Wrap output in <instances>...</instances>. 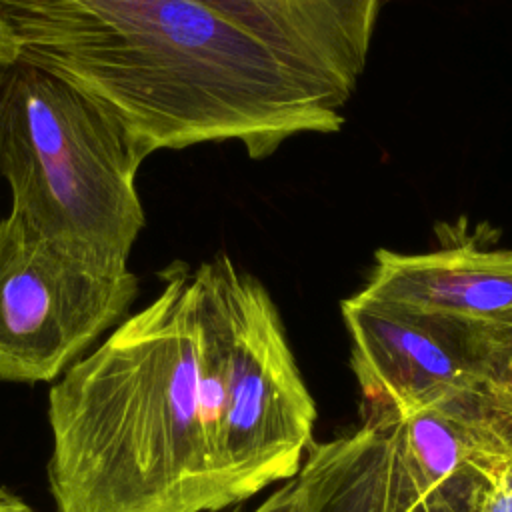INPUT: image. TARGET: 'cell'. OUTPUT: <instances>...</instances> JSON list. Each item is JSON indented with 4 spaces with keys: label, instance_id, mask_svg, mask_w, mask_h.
Listing matches in <instances>:
<instances>
[{
    "label": "cell",
    "instance_id": "1",
    "mask_svg": "<svg viewBox=\"0 0 512 512\" xmlns=\"http://www.w3.org/2000/svg\"><path fill=\"white\" fill-rule=\"evenodd\" d=\"M0 16L18 60L88 96L142 158L236 140L262 160L344 124L324 82L190 0H0Z\"/></svg>",
    "mask_w": 512,
    "mask_h": 512
},
{
    "label": "cell",
    "instance_id": "2",
    "mask_svg": "<svg viewBox=\"0 0 512 512\" xmlns=\"http://www.w3.org/2000/svg\"><path fill=\"white\" fill-rule=\"evenodd\" d=\"M162 288L48 392L56 512H218L226 498L204 446L192 270Z\"/></svg>",
    "mask_w": 512,
    "mask_h": 512
},
{
    "label": "cell",
    "instance_id": "3",
    "mask_svg": "<svg viewBox=\"0 0 512 512\" xmlns=\"http://www.w3.org/2000/svg\"><path fill=\"white\" fill-rule=\"evenodd\" d=\"M144 158L122 126L66 80L24 60L0 70V176L10 212L104 268H128L146 218Z\"/></svg>",
    "mask_w": 512,
    "mask_h": 512
},
{
    "label": "cell",
    "instance_id": "4",
    "mask_svg": "<svg viewBox=\"0 0 512 512\" xmlns=\"http://www.w3.org/2000/svg\"><path fill=\"white\" fill-rule=\"evenodd\" d=\"M192 272L224 326V470L240 504L298 474L314 444L316 404L266 288L224 252Z\"/></svg>",
    "mask_w": 512,
    "mask_h": 512
},
{
    "label": "cell",
    "instance_id": "5",
    "mask_svg": "<svg viewBox=\"0 0 512 512\" xmlns=\"http://www.w3.org/2000/svg\"><path fill=\"white\" fill-rule=\"evenodd\" d=\"M136 296L128 268H104L8 212L0 218V382L58 380L128 316Z\"/></svg>",
    "mask_w": 512,
    "mask_h": 512
},
{
    "label": "cell",
    "instance_id": "6",
    "mask_svg": "<svg viewBox=\"0 0 512 512\" xmlns=\"http://www.w3.org/2000/svg\"><path fill=\"white\" fill-rule=\"evenodd\" d=\"M364 424L386 428L440 398L476 388L474 324L364 294L342 300Z\"/></svg>",
    "mask_w": 512,
    "mask_h": 512
},
{
    "label": "cell",
    "instance_id": "7",
    "mask_svg": "<svg viewBox=\"0 0 512 512\" xmlns=\"http://www.w3.org/2000/svg\"><path fill=\"white\" fill-rule=\"evenodd\" d=\"M392 512H412L430 494L486 490L512 468V424L476 390H460L390 426Z\"/></svg>",
    "mask_w": 512,
    "mask_h": 512
},
{
    "label": "cell",
    "instance_id": "8",
    "mask_svg": "<svg viewBox=\"0 0 512 512\" xmlns=\"http://www.w3.org/2000/svg\"><path fill=\"white\" fill-rule=\"evenodd\" d=\"M190 2L244 28L346 104L366 68L382 0Z\"/></svg>",
    "mask_w": 512,
    "mask_h": 512
},
{
    "label": "cell",
    "instance_id": "9",
    "mask_svg": "<svg viewBox=\"0 0 512 512\" xmlns=\"http://www.w3.org/2000/svg\"><path fill=\"white\" fill-rule=\"evenodd\" d=\"M364 294L464 324L512 322V250L448 244L432 252L376 250Z\"/></svg>",
    "mask_w": 512,
    "mask_h": 512
},
{
    "label": "cell",
    "instance_id": "10",
    "mask_svg": "<svg viewBox=\"0 0 512 512\" xmlns=\"http://www.w3.org/2000/svg\"><path fill=\"white\" fill-rule=\"evenodd\" d=\"M388 434L358 432L312 444L296 476L252 512H392Z\"/></svg>",
    "mask_w": 512,
    "mask_h": 512
},
{
    "label": "cell",
    "instance_id": "11",
    "mask_svg": "<svg viewBox=\"0 0 512 512\" xmlns=\"http://www.w3.org/2000/svg\"><path fill=\"white\" fill-rule=\"evenodd\" d=\"M476 392L512 424V322L474 324Z\"/></svg>",
    "mask_w": 512,
    "mask_h": 512
},
{
    "label": "cell",
    "instance_id": "12",
    "mask_svg": "<svg viewBox=\"0 0 512 512\" xmlns=\"http://www.w3.org/2000/svg\"><path fill=\"white\" fill-rule=\"evenodd\" d=\"M486 490L470 486L442 488L424 498L412 512H478L482 494Z\"/></svg>",
    "mask_w": 512,
    "mask_h": 512
},
{
    "label": "cell",
    "instance_id": "13",
    "mask_svg": "<svg viewBox=\"0 0 512 512\" xmlns=\"http://www.w3.org/2000/svg\"><path fill=\"white\" fill-rule=\"evenodd\" d=\"M478 512H512V468L488 486L482 494Z\"/></svg>",
    "mask_w": 512,
    "mask_h": 512
},
{
    "label": "cell",
    "instance_id": "14",
    "mask_svg": "<svg viewBox=\"0 0 512 512\" xmlns=\"http://www.w3.org/2000/svg\"><path fill=\"white\" fill-rule=\"evenodd\" d=\"M18 60V48L12 40V34L8 32L2 16H0V70L14 64Z\"/></svg>",
    "mask_w": 512,
    "mask_h": 512
},
{
    "label": "cell",
    "instance_id": "15",
    "mask_svg": "<svg viewBox=\"0 0 512 512\" xmlns=\"http://www.w3.org/2000/svg\"><path fill=\"white\" fill-rule=\"evenodd\" d=\"M0 512H34L30 504H26L18 494L0 484Z\"/></svg>",
    "mask_w": 512,
    "mask_h": 512
},
{
    "label": "cell",
    "instance_id": "16",
    "mask_svg": "<svg viewBox=\"0 0 512 512\" xmlns=\"http://www.w3.org/2000/svg\"><path fill=\"white\" fill-rule=\"evenodd\" d=\"M0 180H2V176H0Z\"/></svg>",
    "mask_w": 512,
    "mask_h": 512
}]
</instances>
